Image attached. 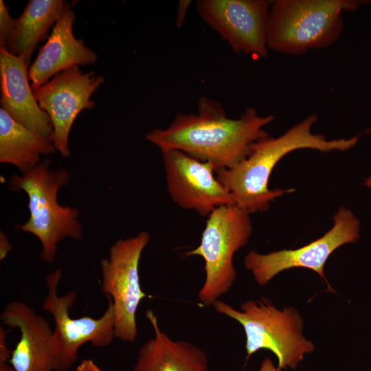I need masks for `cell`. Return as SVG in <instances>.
I'll return each mask as SVG.
<instances>
[{
    "label": "cell",
    "instance_id": "cell-1",
    "mask_svg": "<svg viewBox=\"0 0 371 371\" xmlns=\"http://www.w3.org/2000/svg\"><path fill=\"white\" fill-rule=\"evenodd\" d=\"M273 120V115H259L253 107L230 118L220 102L201 96L196 113H179L167 128H155L146 138L160 150L183 151L217 170L243 160L255 142L269 135L264 127Z\"/></svg>",
    "mask_w": 371,
    "mask_h": 371
},
{
    "label": "cell",
    "instance_id": "cell-2",
    "mask_svg": "<svg viewBox=\"0 0 371 371\" xmlns=\"http://www.w3.org/2000/svg\"><path fill=\"white\" fill-rule=\"evenodd\" d=\"M317 120V116L311 114L278 137L268 135L261 138L236 166L216 170L217 179L231 194L236 206L249 214L263 212L276 199L294 191L268 187L273 168L286 154L301 148L345 151L358 142L357 136L328 140L323 135L312 133L311 128Z\"/></svg>",
    "mask_w": 371,
    "mask_h": 371
},
{
    "label": "cell",
    "instance_id": "cell-3",
    "mask_svg": "<svg viewBox=\"0 0 371 371\" xmlns=\"http://www.w3.org/2000/svg\"><path fill=\"white\" fill-rule=\"evenodd\" d=\"M355 0L271 1L267 25L268 49L300 55L328 47L339 38L343 11H355Z\"/></svg>",
    "mask_w": 371,
    "mask_h": 371
},
{
    "label": "cell",
    "instance_id": "cell-4",
    "mask_svg": "<svg viewBox=\"0 0 371 371\" xmlns=\"http://www.w3.org/2000/svg\"><path fill=\"white\" fill-rule=\"evenodd\" d=\"M49 165L45 159L27 173L12 176L9 183L12 190H23L29 199L30 218L16 227L38 238L40 258L48 264L54 262L59 242L68 237L76 240L83 238L79 210L58 202V192L69 181V174L63 168L50 170Z\"/></svg>",
    "mask_w": 371,
    "mask_h": 371
},
{
    "label": "cell",
    "instance_id": "cell-5",
    "mask_svg": "<svg viewBox=\"0 0 371 371\" xmlns=\"http://www.w3.org/2000/svg\"><path fill=\"white\" fill-rule=\"evenodd\" d=\"M214 310L237 321L246 336L247 359L261 349L269 350L276 357L280 369H295L306 354L315 349L313 343L302 334L303 321L293 307L278 310L270 301L248 300L240 311L227 303L216 300Z\"/></svg>",
    "mask_w": 371,
    "mask_h": 371
},
{
    "label": "cell",
    "instance_id": "cell-6",
    "mask_svg": "<svg viewBox=\"0 0 371 371\" xmlns=\"http://www.w3.org/2000/svg\"><path fill=\"white\" fill-rule=\"evenodd\" d=\"M253 229L249 214L236 205L216 208L208 216L199 245L186 253L205 262V278L198 298L212 306L232 287L236 277L234 254L249 241Z\"/></svg>",
    "mask_w": 371,
    "mask_h": 371
},
{
    "label": "cell",
    "instance_id": "cell-7",
    "mask_svg": "<svg viewBox=\"0 0 371 371\" xmlns=\"http://www.w3.org/2000/svg\"><path fill=\"white\" fill-rule=\"evenodd\" d=\"M62 273L60 269L48 273L45 278L47 293L42 309L54 317L55 327L52 337L54 370L68 371L76 362L79 348L85 343L96 348L109 346L115 337V315L109 297L107 308L99 318L70 317L69 309L74 304L78 291L71 290L58 296V286Z\"/></svg>",
    "mask_w": 371,
    "mask_h": 371
},
{
    "label": "cell",
    "instance_id": "cell-8",
    "mask_svg": "<svg viewBox=\"0 0 371 371\" xmlns=\"http://www.w3.org/2000/svg\"><path fill=\"white\" fill-rule=\"evenodd\" d=\"M150 234L142 231L111 245L109 257L100 261L101 289L113 302L115 335L124 342L137 337L136 313L142 300L148 297L141 287L139 264Z\"/></svg>",
    "mask_w": 371,
    "mask_h": 371
},
{
    "label": "cell",
    "instance_id": "cell-9",
    "mask_svg": "<svg viewBox=\"0 0 371 371\" xmlns=\"http://www.w3.org/2000/svg\"><path fill=\"white\" fill-rule=\"evenodd\" d=\"M360 222L355 214L341 207L333 217V225L319 238L296 249H283L261 254L250 251L244 266L250 271L259 286L266 285L279 273L293 268H305L316 272L333 289L324 275L325 264L339 247L355 243L359 238Z\"/></svg>",
    "mask_w": 371,
    "mask_h": 371
},
{
    "label": "cell",
    "instance_id": "cell-10",
    "mask_svg": "<svg viewBox=\"0 0 371 371\" xmlns=\"http://www.w3.org/2000/svg\"><path fill=\"white\" fill-rule=\"evenodd\" d=\"M104 80L95 71L83 72L75 66L60 72L34 91L40 108L52 122L50 139L63 157L70 156L68 139L76 117L82 110L95 106L91 97Z\"/></svg>",
    "mask_w": 371,
    "mask_h": 371
},
{
    "label": "cell",
    "instance_id": "cell-11",
    "mask_svg": "<svg viewBox=\"0 0 371 371\" xmlns=\"http://www.w3.org/2000/svg\"><path fill=\"white\" fill-rule=\"evenodd\" d=\"M271 1L199 0L196 10L236 53L266 58L267 25Z\"/></svg>",
    "mask_w": 371,
    "mask_h": 371
},
{
    "label": "cell",
    "instance_id": "cell-12",
    "mask_svg": "<svg viewBox=\"0 0 371 371\" xmlns=\"http://www.w3.org/2000/svg\"><path fill=\"white\" fill-rule=\"evenodd\" d=\"M161 153L168 194L180 207L208 216L220 206L235 205L231 194L217 179L213 164L179 150Z\"/></svg>",
    "mask_w": 371,
    "mask_h": 371
},
{
    "label": "cell",
    "instance_id": "cell-13",
    "mask_svg": "<svg viewBox=\"0 0 371 371\" xmlns=\"http://www.w3.org/2000/svg\"><path fill=\"white\" fill-rule=\"evenodd\" d=\"M1 320L21 333L8 361L16 371H55L53 331L45 317L24 302L12 301L3 308Z\"/></svg>",
    "mask_w": 371,
    "mask_h": 371
},
{
    "label": "cell",
    "instance_id": "cell-14",
    "mask_svg": "<svg viewBox=\"0 0 371 371\" xmlns=\"http://www.w3.org/2000/svg\"><path fill=\"white\" fill-rule=\"evenodd\" d=\"M75 17L74 12L67 3L61 18L53 27L46 43L40 48L36 59L28 68V77L33 91L65 69L96 62V52L73 34Z\"/></svg>",
    "mask_w": 371,
    "mask_h": 371
},
{
    "label": "cell",
    "instance_id": "cell-15",
    "mask_svg": "<svg viewBox=\"0 0 371 371\" xmlns=\"http://www.w3.org/2000/svg\"><path fill=\"white\" fill-rule=\"evenodd\" d=\"M22 58L0 47L1 108L24 126L50 137L52 124L35 98Z\"/></svg>",
    "mask_w": 371,
    "mask_h": 371
},
{
    "label": "cell",
    "instance_id": "cell-16",
    "mask_svg": "<svg viewBox=\"0 0 371 371\" xmlns=\"http://www.w3.org/2000/svg\"><path fill=\"white\" fill-rule=\"evenodd\" d=\"M146 317L154 336L140 348L133 371H210L201 348L188 341L172 339L160 328L153 310H147Z\"/></svg>",
    "mask_w": 371,
    "mask_h": 371
},
{
    "label": "cell",
    "instance_id": "cell-17",
    "mask_svg": "<svg viewBox=\"0 0 371 371\" xmlns=\"http://www.w3.org/2000/svg\"><path fill=\"white\" fill-rule=\"evenodd\" d=\"M56 150L50 137L18 123L0 108L1 163L15 166L24 175L41 162V155Z\"/></svg>",
    "mask_w": 371,
    "mask_h": 371
},
{
    "label": "cell",
    "instance_id": "cell-18",
    "mask_svg": "<svg viewBox=\"0 0 371 371\" xmlns=\"http://www.w3.org/2000/svg\"><path fill=\"white\" fill-rule=\"evenodd\" d=\"M63 0H30L16 19V26L7 47L23 58L28 66L38 44L61 18L65 8Z\"/></svg>",
    "mask_w": 371,
    "mask_h": 371
},
{
    "label": "cell",
    "instance_id": "cell-19",
    "mask_svg": "<svg viewBox=\"0 0 371 371\" xmlns=\"http://www.w3.org/2000/svg\"><path fill=\"white\" fill-rule=\"evenodd\" d=\"M16 26V19L9 14V8L0 0V47L7 49Z\"/></svg>",
    "mask_w": 371,
    "mask_h": 371
},
{
    "label": "cell",
    "instance_id": "cell-20",
    "mask_svg": "<svg viewBox=\"0 0 371 371\" xmlns=\"http://www.w3.org/2000/svg\"><path fill=\"white\" fill-rule=\"evenodd\" d=\"M12 352L8 349L6 343V331L0 327V363H8Z\"/></svg>",
    "mask_w": 371,
    "mask_h": 371
},
{
    "label": "cell",
    "instance_id": "cell-21",
    "mask_svg": "<svg viewBox=\"0 0 371 371\" xmlns=\"http://www.w3.org/2000/svg\"><path fill=\"white\" fill-rule=\"evenodd\" d=\"M191 2V1L188 0H181L179 1L176 17V25L177 27L179 28L181 27Z\"/></svg>",
    "mask_w": 371,
    "mask_h": 371
},
{
    "label": "cell",
    "instance_id": "cell-22",
    "mask_svg": "<svg viewBox=\"0 0 371 371\" xmlns=\"http://www.w3.org/2000/svg\"><path fill=\"white\" fill-rule=\"evenodd\" d=\"M75 371H103L92 359H86L80 361Z\"/></svg>",
    "mask_w": 371,
    "mask_h": 371
},
{
    "label": "cell",
    "instance_id": "cell-23",
    "mask_svg": "<svg viewBox=\"0 0 371 371\" xmlns=\"http://www.w3.org/2000/svg\"><path fill=\"white\" fill-rule=\"evenodd\" d=\"M12 245L6 235L1 232L0 234V260H3L10 251Z\"/></svg>",
    "mask_w": 371,
    "mask_h": 371
},
{
    "label": "cell",
    "instance_id": "cell-24",
    "mask_svg": "<svg viewBox=\"0 0 371 371\" xmlns=\"http://www.w3.org/2000/svg\"><path fill=\"white\" fill-rule=\"evenodd\" d=\"M281 369L278 367H276L271 359L269 358H265L261 363L259 371H280Z\"/></svg>",
    "mask_w": 371,
    "mask_h": 371
},
{
    "label": "cell",
    "instance_id": "cell-25",
    "mask_svg": "<svg viewBox=\"0 0 371 371\" xmlns=\"http://www.w3.org/2000/svg\"><path fill=\"white\" fill-rule=\"evenodd\" d=\"M0 371H16L14 368L8 363H0Z\"/></svg>",
    "mask_w": 371,
    "mask_h": 371
},
{
    "label": "cell",
    "instance_id": "cell-26",
    "mask_svg": "<svg viewBox=\"0 0 371 371\" xmlns=\"http://www.w3.org/2000/svg\"><path fill=\"white\" fill-rule=\"evenodd\" d=\"M370 135H371V128H370ZM363 184H364L366 186H367V187L371 188V176L368 177V178H366V179H365V181H364V182H363Z\"/></svg>",
    "mask_w": 371,
    "mask_h": 371
}]
</instances>
